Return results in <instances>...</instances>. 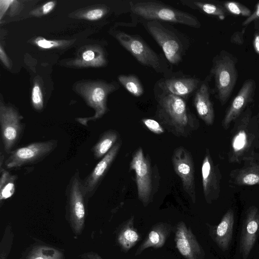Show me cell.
<instances>
[{
	"label": "cell",
	"instance_id": "obj_1",
	"mask_svg": "<svg viewBox=\"0 0 259 259\" xmlns=\"http://www.w3.org/2000/svg\"><path fill=\"white\" fill-rule=\"evenodd\" d=\"M259 139V121L248 107L234 121L228 152L230 163H240L255 159L254 149Z\"/></svg>",
	"mask_w": 259,
	"mask_h": 259
},
{
	"label": "cell",
	"instance_id": "obj_2",
	"mask_svg": "<svg viewBox=\"0 0 259 259\" xmlns=\"http://www.w3.org/2000/svg\"><path fill=\"white\" fill-rule=\"evenodd\" d=\"M130 11L145 21H166L199 28L201 23L193 15L155 1H131Z\"/></svg>",
	"mask_w": 259,
	"mask_h": 259
},
{
	"label": "cell",
	"instance_id": "obj_3",
	"mask_svg": "<svg viewBox=\"0 0 259 259\" xmlns=\"http://www.w3.org/2000/svg\"><path fill=\"white\" fill-rule=\"evenodd\" d=\"M237 57L232 53L222 50L212 61L209 75L214 79L212 94L222 106L230 99L238 77Z\"/></svg>",
	"mask_w": 259,
	"mask_h": 259
},
{
	"label": "cell",
	"instance_id": "obj_4",
	"mask_svg": "<svg viewBox=\"0 0 259 259\" xmlns=\"http://www.w3.org/2000/svg\"><path fill=\"white\" fill-rule=\"evenodd\" d=\"M143 25L161 48L167 61L178 64L183 59L188 45L174 31L158 21H145Z\"/></svg>",
	"mask_w": 259,
	"mask_h": 259
},
{
	"label": "cell",
	"instance_id": "obj_5",
	"mask_svg": "<svg viewBox=\"0 0 259 259\" xmlns=\"http://www.w3.org/2000/svg\"><path fill=\"white\" fill-rule=\"evenodd\" d=\"M115 37L120 45L141 64L161 73L164 66L161 57L140 36L118 31Z\"/></svg>",
	"mask_w": 259,
	"mask_h": 259
},
{
	"label": "cell",
	"instance_id": "obj_6",
	"mask_svg": "<svg viewBox=\"0 0 259 259\" xmlns=\"http://www.w3.org/2000/svg\"><path fill=\"white\" fill-rule=\"evenodd\" d=\"M81 179L78 170L71 177L66 189L69 222L73 231L80 233L85 217V202L89 198L83 192Z\"/></svg>",
	"mask_w": 259,
	"mask_h": 259
},
{
	"label": "cell",
	"instance_id": "obj_7",
	"mask_svg": "<svg viewBox=\"0 0 259 259\" xmlns=\"http://www.w3.org/2000/svg\"><path fill=\"white\" fill-rule=\"evenodd\" d=\"M57 146V140H51L15 149L8 154L5 165L11 169L37 163L50 155Z\"/></svg>",
	"mask_w": 259,
	"mask_h": 259
},
{
	"label": "cell",
	"instance_id": "obj_8",
	"mask_svg": "<svg viewBox=\"0 0 259 259\" xmlns=\"http://www.w3.org/2000/svg\"><path fill=\"white\" fill-rule=\"evenodd\" d=\"M130 168L135 170L138 198L146 205L152 199L154 186L151 163L141 147L134 154Z\"/></svg>",
	"mask_w": 259,
	"mask_h": 259
},
{
	"label": "cell",
	"instance_id": "obj_9",
	"mask_svg": "<svg viewBox=\"0 0 259 259\" xmlns=\"http://www.w3.org/2000/svg\"><path fill=\"white\" fill-rule=\"evenodd\" d=\"M256 88V82L253 79H247L243 82L226 109L222 121L223 128L228 129L231 123L239 117L253 102Z\"/></svg>",
	"mask_w": 259,
	"mask_h": 259
},
{
	"label": "cell",
	"instance_id": "obj_10",
	"mask_svg": "<svg viewBox=\"0 0 259 259\" xmlns=\"http://www.w3.org/2000/svg\"><path fill=\"white\" fill-rule=\"evenodd\" d=\"M158 98L160 111L178 128H184L190 122V115L184 99L162 92Z\"/></svg>",
	"mask_w": 259,
	"mask_h": 259
},
{
	"label": "cell",
	"instance_id": "obj_11",
	"mask_svg": "<svg viewBox=\"0 0 259 259\" xmlns=\"http://www.w3.org/2000/svg\"><path fill=\"white\" fill-rule=\"evenodd\" d=\"M172 162L176 174L182 181L184 190L195 203L194 165L192 155L185 148L179 147L173 153Z\"/></svg>",
	"mask_w": 259,
	"mask_h": 259
},
{
	"label": "cell",
	"instance_id": "obj_12",
	"mask_svg": "<svg viewBox=\"0 0 259 259\" xmlns=\"http://www.w3.org/2000/svg\"><path fill=\"white\" fill-rule=\"evenodd\" d=\"M0 124L5 152L9 154L20 141L24 130L21 117L12 108L2 107Z\"/></svg>",
	"mask_w": 259,
	"mask_h": 259
},
{
	"label": "cell",
	"instance_id": "obj_13",
	"mask_svg": "<svg viewBox=\"0 0 259 259\" xmlns=\"http://www.w3.org/2000/svg\"><path fill=\"white\" fill-rule=\"evenodd\" d=\"M203 194L206 201L211 203L220 196L222 175L218 164H215L206 149L201 167Z\"/></svg>",
	"mask_w": 259,
	"mask_h": 259
},
{
	"label": "cell",
	"instance_id": "obj_14",
	"mask_svg": "<svg viewBox=\"0 0 259 259\" xmlns=\"http://www.w3.org/2000/svg\"><path fill=\"white\" fill-rule=\"evenodd\" d=\"M121 145V142L118 140L97 163L92 171L81 180L83 192L88 198L92 197L95 193L116 158Z\"/></svg>",
	"mask_w": 259,
	"mask_h": 259
},
{
	"label": "cell",
	"instance_id": "obj_15",
	"mask_svg": "<svg viewBox=\"0 0 259 259\" xmlns=\"http://www.w3.org/2000/svg\"><path fill=\"white\" fill-rule=\"evenodd\" d=\"M259 231V210L255 206L247 210L242 225L240 248L243 259H247L256 240Z\"/></svg>",
	"mask_w": 259,
	"mask_h": 259
},
{
	"label": "cell",
	"instance_id": "obj_16",
	"mask_svg": "<svg viewBox=\"0 0 259 259\" xmlns=\"http://www.w3.org/2000/svg\"><path fill=\"white\" fill-rule=\"evenodd\" d=\"M211 77L208 74L201 81L200 85L195 92L194 105L199 117L208 125L213 123L214 111L211 99L212 94L209 83Z\"/></svg>",
	"mask_w": 259,
	"mask_h": 259
},
{
	"label": "cell",
	"instance_id": "obj_17",
	"mask_svg": "<svg viewBox=\"0 0 259 259\" xmlns=\"http://www.w3.org/2000/svg\"><path fill=\"white\" fill-rule=\"evenodd\" d=\"M177 249L186 259H200L202 250L196 238L183 222H180L175 233Z\"/></svg>",
	"mask_w": 259,
	"mask_h": 259
},
{
	"label": "cell",
	"instance_id": "obj_18",
	"mask_svg": "<svg viewBox=\"0 0 259 259\" xmlns=\"http://www.w3.org/2000/svg\"><path fill=\"white\" fill-rule=\"evenodd\" d=\"M201 82V81L196 77H173L163 79L160 81L159 86L162 92L184 99L196 92Z\"/></svg>",
	"mask_w": 259,
	"mask_h": 259
},
{
	"label": "cell",
	"instance_id": "obj_19",
	"mask_svg": "<svg viewBox=\"0 0 259 259\" xmlns=\"http://www.w3.org/2000/svg\"><path fill=\"white\" fill-rule=\"evenodd\" d=\"M234 222V212L232 209H229L214 231V241L223 250H227L231 242Z\"/></svg>",
	"mask_w": 259,
	"mask_h": 259
},
{
	"label": "cell",
	"instance_id": "obj_20",
	"mask_svg": "<svg viewBox=\"0 0 259 259\" xmlns=\"http://www.w3.org/2000/svg\"><path fill=\"white\" fill-rule=\"evenodd\" d=\"M231 177L238 186L259 185V163L255 159L245 161L242 167L232 171Z\"/></svg>",
	"mask_w": 259,
	"mask_h": 259
},
{
	"label": "cell",
	"instance_id": "obj_21",
	"mask_svg": "<svg viewBox=\"0 0 259 259\" xmlns=\"http://www.w3.org/2000/svg\"><path fill=\"white\" fill-rule=\"evenodd\" d=\"M180 2L183 6L215 17L220 20H224L228 14L221 2L219 1L181 0Z\"/></svg>",
	"mask_w": 259,
	"mask_h": 259
},
{
	"label": "cell",
	"instance_id": "obj_22",
	"mask_svg": "<svg viewBox=\"0 0 259 259\" xmlns=\"http://www.w3.org/2000/svg\"><path fill=\"white\" fill-rule=\"evenodd\" d=\"M170 228V227L164 224H159L154 227L139 247L135 255L140 254L144 250L149 247H161L169 234Z\"/></svg>",
	"mask_w": 259,
	"mask_h": 259
},
{
	"label": "cell",
	"instance_id": "obj_23",
	"mask_svg": "<svg viewBox=\"0 0 259 259\" xmlns=\"http://www.w3.org/2000/svg\"><path fill=\"white\" fill-rule=\"evenodd\" d=\"M118 137V133L114 130L103 133L92 148L94 157L97 159L102 158L117 143Z\"/></svg>",
	"mask_w": 259,
	"mask_h": 259
},
{
	"label": "cell",
	"instance_id": "obj_24",
	"mask_svg": "<svg viewBox=\"0 0 259 259\" xmlns=\"http://www.w3.org/2000/svg\"><path fill=\"white\" fill-rule=\"evenodd\" d=\"M134 219H130L120 230L117 238L118 242L121 248L128 251L140 239V236L134 228Z\"/></svg>",
	"mask_w": 259,
	"mask_h": 259
},
{
	"label": "cell",
	"instance_id": "obj_25",
	"mask_svg": "<svg viewBox=\"0 0 259 259\" xmlns=\"http://www.w3.org/2000/svg\"><path fill=\"white\" fill-rule=\"evenodd\" d=\"M16 175H11L4 168H1L0 199L2 201L11 197L16 190Z\"/></svg>",
	"mask_w": 259,
	"mask_h": 259
},
{
	"label": "cell",
	"instance_id": "obj_26",
	"mask_svg": "<svg viewBox=\"0 0 259 259\" xmlns=\"http://www.w3.org/2000/svg\"><path fill=\"white\" fill-rule=\"evenodd\" d=\"M61 251L54 248L42 245L34 246L25 259H63Z\"/></svg>",
	"mask_w": 259,
	"mask_h": 259
},
{
	"label": "cell",
	"instance_id": "obj_27",
	"mask_svg": "<svg viewBox=\"0 0 259 259\" xmlns=\"http://www.w3.org/2000/svg\"><path fill=\"white\" fill-rule=\"evenodd\" d=\"M119 81L124 88L135 97H140L144 89L139 78L135 75H120L118 77Z\"/></svg>",
	"mask_w": 259,
	"mask_h": 259
},
{
	"label": "cell",
	"instance_id": "obj_28",
	"mask_svg": "<svg viewBox=\"0 0 259 259\" xmlns=\"http://www.w3.org/2000/svg\"><path fill=\"white\" fill-rule=\"evenodd\" d=\"M222 6L225 8L228 13L235 16L249 17L251 14V10L245 5L234 1L221 2Z\"/></svg>",
	"mask_w": 259,
	"mask_h": 259
},
{
	"label": "cell",
	"instance_id": "obj_29",
	"mask_svg": "<svg viewBox=\"0 0 259 259\" xmlns=\"http://www.w3.org/2000/svg\"><path fill=\"white\" fill-rule=\"evenodd\" d=\"M31 100L34 107L36 110H41L43 107L42 96L37 84H35L32 89Z\"/></svg>",
	"mask_w": 259,
	"mask_h": 259
},
{
	"label": "cell",
	"instance_id": "obj_30",
	"mask_svg": "<svg viewBox=\"0 0 259 259\" xmlns=\"http://www.w3.org/2000/svg\"><path fill=\"white\" fill-rule=\"evenodd\" d=\"M143 124L152 132L156 134H161L164 131L161 125L156 120L150 118H143Z\"/></svg>",
	"mask_w": 259,
	"mask_h": 259
},
{
	"label": "cell",
	"instance_id": "obj_31",
	"mask_svg": "<svg viewBox=\"0 0 259 259\" xmlns=\"http://www.w3.org/2000/svg\"><path fill=\"white\" fill-rule=\"evenodd\" d=\"M246 29V27H244L240 31L234 32L231 36V42L237 45H242L244 43V35Z\"/></svg>",
	"mask_w": 259,
	"mask_h": 259
},
{
	"label": "cell",
	"instance_id": "obj_32",
	"mask_svg": "<svg viewBox=\"0 0 259 259\" xmlns=\"http://www.w3.org/2000/svg\"><path fill=\"white\" fill-rule=\"evenodd\" d=\"M259 20V2L256 4L254 11L242 23V26L246 27L252 22Z\"/></svg>",
	"mask_w": 259,
	"mask_h": 259
},
{
	"label": "cell",
	"instance_id": "obj_33",
	"mask_svg": "<svg viewBox=\"0 0 259 259\" xmlns=\"http://www.w3.org/2000/svg\"><path fill=\"white\" fill-rule=\"evenodd\" d=\"M106 11L102 9H96L89 11L85 15L87 19L90 20H98L102 18Z\"/></svg>",
	"mask_w": 259,
	"mask_h": 259
},
{
	"label": "cell",
	"instance_id": "obj_34",
	"mask_svg": "<svg viewBox=\"0 0 259 259\" xmlns=\"http://www.w3.org/2000/svg\"><path fill=\"white\" fill-rule=\"evenodd\" d=\"M37 45L42 48L49 49L57 46L55 41L48 40L45 39H40L37 41Z\"/></svg>",
	"mask_w": 259,
	"mask_h": 259
},
{
	"label": "cell",
	"instance_id": "obj_35",
	"mask_svg": "<svg viewBox=\"0 0 259 259\" xmlns=\"http://www.w3.org/2000/svg\"><path fill=\"white\" fill-rule=\"evenodd\" d=\"M253 47L255 53L259 55V29H256L254 33Z\"/></svg>",
	"mask_w": 259,
	"mask_h": 259
},
{
	"label": "cell",
	"instance_id": "obj_36",
	"mask_svg": "<svg viewBox=\"0 0 259 259\" xmlns=\"http://www.w3.org/2000/svg\"><path fill=\"white\" fill-rule=\"evenodd\" d=\"M81 257L84 259H103L98 254L93 252H87L81 255Z\"/></svg>",
	"mask_w": 259,
	"mask_h": 259
},
{
	"label": "cell",
	"instance_id": "obj_37",
	"mask_svg": "<svg viewBox=\"0 0 259 259\" xmlns=\"http://www.w3.org/2000/svg\"><path fill=\"white\" fill-rule=\"evenodd\" d=\"M55 6L54 2L51 1L45 4L42 7L43 13L45 14H48L53 10Z\"/></svg>",
	"mask_w": 259,
	"mask_h": 259
},
{
	"label": "cell",
	"instance_id": "obj_38",
	"mask_svg": "<svg viewBox=\"0 0 259 259\" xmlns=\"http://www.w3.org/2000/svg\"><path fill=\"white\" fill-rule=\"evenodd\" d=\"M94 52L91 50L86 51L82 54V58L86 61H91L94 59Z\"/></svg>",
	"mask_w": 259,
	"mask_h": 259
},
{
	"label": "cell",
	"instance_id": "obj_39",
	"mask_svg": "<svg viewBox=\"0 0 259 259\" xmlns=\"http://www.w3.org/2000/svg\"><path fill=\"white\" fill-rule=\"evenodd\" d=\"M257 118H258V120L259 121V105H258V114L257 115Z\"/></svg>",
	"mask_w": 259,
	"mask_h": 259
}]
</instances>
